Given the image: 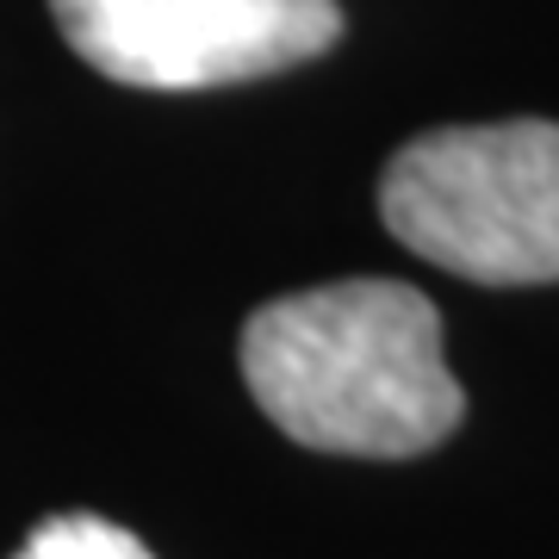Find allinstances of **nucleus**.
Masks as SVG:
<instances>
[{"label": "nucleus", "mask_w": 559, "mask_h": 559, "mask_svg": "<svg viewBox=\"0 0 559 559\" xmlns=\"http://www.w3.org/2000/svg\"><path fill=\"white\" fill-rule=\"evenodd\" d=\"M380 218L411 255L479 286L559 280V124H441L385 162Z\"/></svg>", "instance_id": "2"}, {"label": "nucleus", "mask_w": 559, "mask_h": 559, "mask_svg": "<svg viewBox=\"0 0 559 559\" xmlns=\"http://www.w3.org/2000/svg\"><path fill=\"white\" fill-rule=\"evenodd\" d=\"M50 13L87 69L156 94L280 75L342 38L336 0H50Z\"/></svg>", "instance_id": "3"}, {"label": "nucleus", "mask_w": 559, "mask_h": 559, "mask_svg": "<svg viewBox=\"0 0 559 559\" xmlns=\"http://www.w3.org/2000/svg\"><path fill=\"white\" fill-rule=\"evenodd\" d=\"M242 380L299 448L411 460L448 441L466 392L441 355V311L404 280H336L242 323Z\"/></svg>", "instance_id": "1"}, {"label": "nucleus", "mask_w": 559, "mask_h": 559, "mask_svg": "<svg viewBox=\"0 0 559 559\" xmlns=\"http://www.w3.org/2000/svg\"><path fill=\"white\" fill-rule=\"evenodd\" d=\"M13 559H156V554L106 516H50L25 535V547Z\"/></svg>", "instance_id": "4"}]
</instances>
